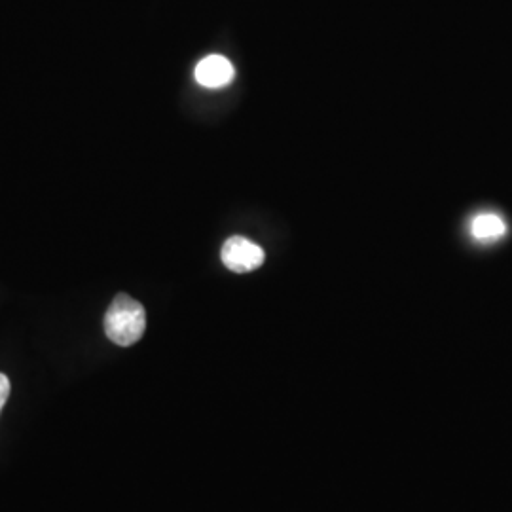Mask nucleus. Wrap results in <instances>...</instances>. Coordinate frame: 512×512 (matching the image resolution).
I'll list each match as a JSON object with an SVG mask.
<instances>
[{
  "mask_svg": "<svg viewBox=\"0 0 512 512\" xmlns=\"http://www.w3.org/2000/svg\"><path fill=\"white\" fill-rule=\"evenodd\" d=\"M10 389H12V385H10L8 376L0 372V412H2L4 404L8 401V397H10Z\"/></svg>",
  "mask_w": 512,
  "mask_h": 512,
  "instance_id": "39448f33",
  "label": "nucleus"
},
{
  "mask_svg": "<svg viewBox=\"0 0 512 512\" xmlns=\"http://www.w3.org/2000/svg\"><path fill=\"white\" fill-rule=\"evenodd\" d=\"M220 258L228 270L236 274H247L264 264V251L253 241L234 236L222 245Z\"/></svg>",
  "mask_w": 512,
  "mask_h": 512,
  "instance_id": "f03ea898",
  "label": "nucleus"
},
{
  "mask_svg": "<svg viewBox=\"0 0 512 512\" xmlns=\"http://www.w3.org/2000/svg\"><path fill=\"white\" fill-rule=\"evenodd\" d=\"M196 80L203 88H224L234 80V65L222 55H209L198 63Z\"/></svg>",
  "mask_w": 512,
  "mask_h": 512,
  "instance_id": "7ed1b4c3",
  "label": "nucleus"
},
{
  "mask_svg": "<svg viewBox=\"0 0 512 512\" xmlns=\"http://www.w3.org/2000/svg\"><path fill=\"white\" fill-rule=\"evenodd\" d=\"M103 325L110 342L122 348H129L137 344L145 334L147 311L141 302H137L129 294H116L105 313Z\"/></svg>",
  "mask_w": 512,
  "mask_h": 512,
  "instance_id": "f257e3e1",
  "label": "nucleus"
},
{
  "mask_svg": "<svg viewBox=\"0 0 512 512\" xmlns=\"http://www.w3.org/2000/svg\"><path fill=\"white\" fill-rule=\"evenodd\" d=\"M471 234L480 243H495L507 234V224L499 215L482 213L473 219Z\"/></svg>",
  "mask_w": 512,
  "mask_h": 512,
  "instance_id": "20e7f679",
  "label": "nucleus"
}]
</instances>
